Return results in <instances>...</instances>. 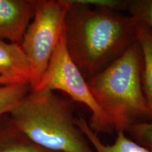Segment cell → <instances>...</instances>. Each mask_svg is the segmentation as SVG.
Wrapping results in <instances>:
<instances>
[{
  "instance_id": "obj_9",
  "label": "cell",
  "mask_w": 152,
  "mask_h": 152,
  "mask_svg": "<svg viewBox=\"0 0 152 152\" xmlns=\"http://www.w3.org/2000/svg\"><path fill=\"white\" fill-rule=\"evenodd\" d=\"M76 123L86 137L95 152H151L147 148L126 136L125 131L117 132V137L112 144H104L97 134L94 132L84 118L78 115Z\"/></svg>"
},
{
  "instance_id": "obj_4",
  "label": "cell",
  "mask_w": 152,
  "mask_h": 152,
  "mask_svg": "<svg viewBox=\"0 0 152 152\" xmlns=\"http://www.w3.org/2000/svg\"><path fill=\"white\" fill-rule=\"evenodd\" d=\"M69 5V0L36 1L33 18L20 42L30 64L31 90L39 84L59 42Z\"/></svg>"
},
{
  "instance_id": "obj_10",
  "label": "cell",
  "mask_w": 152,
  "mask_h": 152,
  "mask_svg": "<svg viewBox=\"0 0 152 152\" xmlns=\"http://www.w3.org/2000/svg\"><path fill=\"white\" fill-rule=\"evenodd\" d=\"M137 42L142 54V86L149 111L152 119V30L139 23Z\"/></svg>"
},
{
  "instance_id": "obj_2",
  "label": "cell",
  "mask_w": 152,
  "mask_h": 152,
  "mask_svg": "<svg viewBox=\"0 0 152 152\" xmlns=\"http://www.w3.org/2000/svg\"><path fill=\"white\" fill-rule=\"evenodd\" d=\"M74 103L49 90H31L9 115L27 137L54 152H95L78 128Z\"/></svg>"
},
{
  "instance_id": "obj_5",
  "label": "cell",
  "mask_w": 152,
  "mask_h": 152,
  "mask_svg": "<svg viewBox=\"0 0 152 152\" xmlns=\"http://www.w3.org/2000/svg\"><path fill=\"white\" fill-rule=\"evenodd\" d=\"M34 90L61 91L73 102L84 104L91 111V129L96 133L111 132L98 104L89 89L87 80L76 66L66 49L64 30L46 71Z\"/></svg>"
},
{
  "instance_id": "obj_6",
  "label": "cell",
  "mask_w": 152,
  "mask_h": 152,
  "mask_svg": "<svg viewBox=\"0 0 152 152\" xmlns=\"http://www.w3.org/2000/svg\"><path fill=\"white\" fill-rule=\"evenodd\" d=\"M37 0H0V39L20 44L33 18Z\"/></svg>"
},
{
  "instance_id": "obj_7",
  "label": "cell",
  "mask_w": 152,
  "mask_h": 152,
  "mask_svg": "<svg viewBox=\"0 0 152 152\" xmlns=\"http://www.w3.org/2000/svg\"><path fill=\"white\" fill-rule=\"evenodd\" d=\"M0 77L30 84V64L20 44L0 39Z\"/></svg>"
},
{
  "instance_id": "obj_11",
  "label": "cell",
  "mask_w": 152,
  "mask_h": 152,
  "mask_svg": "<svg viewBox=\"0 0 152 152\" xmlns=\"http://www.w3.org/2000/svg\"><path fill=\"white\" fill-rule=\"evenodd\" d=\"M30 90V84L28 83L0 87V115L10 113Z\"/></svg>"
},
{
  "instance_id": "obj_3",
  "label": "cell",
  "mask_w": 152,
  "mask_h": 152,
  "mask_svg": "<svg viewBox=\"0 0 152 152\" xmlns=\"http://www.w3.org/2000/svg\"><path fill=\"white\" fill-rule=\"evenodd\" d=\"M142 54L137 42L89 79V89L111 131H126L149 118L142 86Z\"/></svg>"
},
{
  "instance_id": "obj_13",
  "label": "cell",
  "mask_w": 152,
  "mask_h": 152,
  "mask_svg": "<svg viewBox=\"0 0 152 152\" xmlns=\"http://www.w3.org/2000/svg\"><path fill=\"white\" fill-rule=\"evenodd\" d=\"M126 131L130 132L138 144L152 152V122H138L129 127Z\"/></svg>"
},
{
  "instance_id": "obj_14",
  "label": "cell",
  "mask_w": 152,
  "mask_h": 152,
  "mask_svg": "<svg viewBox=\"0 0 152 152\" xmlns=\"http://www.w3.org/2000/svg\"><path fill=\"white\" fill-rule=\"evenodd\" d=\"M10 84H15V83L11 82V80H9L8 79L4 78V77H0V87L4 86V85H10Z\"/></svg>"
},
{
  "instance_id": "obj_1",
  "label": "cell",
  "mask_w": 152,
  "mask_h": 152,
  "mask_svg": "<svg viewBox=\"0 0 152 152\" xmlns=\"http://www.w3.org/2000/svg\"><path fill=\"white\" fill-rule=\"evenodd\" d=\"M64 21L68 54L87 80L137 41L139 22L130 15L69 0Z\"/></svg>"
},
{
  "instance_id": "obj_8",
  "label": "cell",
  "mask_w": 152,
  "mask_h": 152,
  "mask_svg": "<svg viewBox=\"0 0 152 152\" xmlns=\"http://www.w3.org/2000/svg\"><path fill=\"white\" fill-rule=\"evenodd\" d=\"M0 152H54L30 140L15 125L9 113L0 115Z\"/></svg>"
},
{
  "instance_id": "obj_12",
  "label": "cell",
  "mask_w": 152,
  "mask_h": 152,
  "mask_svg": "<svg viewBox=\"0 0 152 152\" xmlns=\"http://www.w3.org/2000/svg\"><path fill=\"white\" fill-rule=\"evenodd\" d=\"M125 9L130 16L152 30V0H127Z\"/></svg>"
}]
</instances>
